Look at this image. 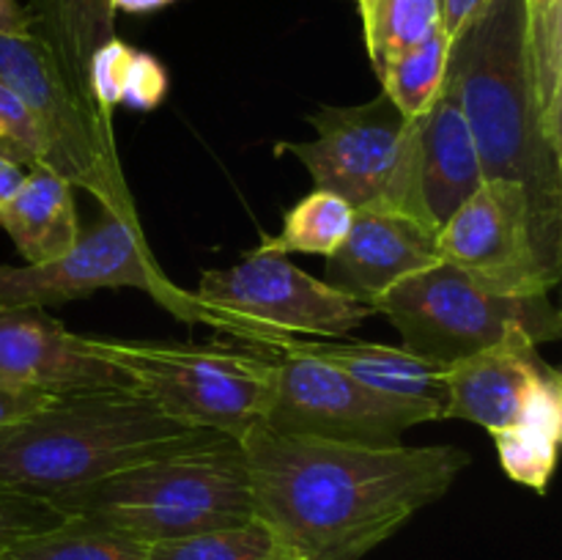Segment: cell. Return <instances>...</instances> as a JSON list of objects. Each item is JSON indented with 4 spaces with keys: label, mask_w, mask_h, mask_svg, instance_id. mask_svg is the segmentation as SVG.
I'll use <instances>...</instances> for the list:
<instances>
[{
    "label": "cell",
    "mask_w": 562,
    "mask_h": 560,
    "mask_svg": "<svg viewBox=\"0 0 562 560\" xmlns=\"http://www.w3.org/2000/svg\"><path fill=\"white\" fill-rule=\"evenodd\" d=\"M0 82L16 93L47 141V168L99 201L102 212L137 217L115 152L110 113L80 97L33 33H0Z\"/></svg>",
    "instance_id": "52a82bcc"
},
{
    "label": "cell",
    "mask_w": 562,
    "mask_h": 560,
    "mask_svg": "<svg viewBox=\"0 0 562 560\" xmlns=\"http://www.w3.org/2000/svg\"><path fill=\"white\" fill-rule=\"evenodd\" d=\"M99 357L119 368L170 417L241 439L263 423L274 390V360L223 346L93 338Z\"/></svg>",
    "instance_id": "5b68a950"
},
{
    "label": "cell",
    "mask_w": 562,
    "mask_h": 560,
    "mask_svg": "<svg viewBox=\"0 0 562 560\" xmlns=\"http://www.w3.org/2000/svg\"><path fill=\"white\" fill-rule=\"evenodd\" d=\"M31 33L44 44L64 80L80 97L88 91V60L93 49L115 36V11L110 0H31L25 5Z\"/></svg>",
    "instance_id": "d6986e66"
},
{
    "label": "cell",
    "mask_w": 562,
    "mask_h": 560,
    "mask_svg": "<svg viewBox=\"0 0 562 560\" xmlns=\"http://www.w3.org/2000/svg\"><path fill=\"white\" fill-rule=\"evenodd\" d=\"M499 464L510 481L547 492L562 439V377L549 366L532 384L510 426L492 434Z\"/></svg>",
    "instance_id": "ac0fdd59"
},
{
    "label": "cell",
    "mask_w": 562,
    "mask_h": 560,
    "mask_svg": "<svg viewBox=\"0 0 562 560\" xmlns=\"http://www.w3.org/2000/svg\"><path fill=\"white\" fill-rule=\"evenodd\" d=\"M307 121L316 137L283 141L274 154L300 159L318 190L335 192L351 209L393 206L420 217L412 170L415 121L404 119L384 93L368 104L318 108Z\"/></svg>",
    "instance_id": "ba28073f"
},
{
    "label": "cell",
    "mask_w": 562,
    "mask_h": 560,
    "mask_svg": "<svg viewBox=\"0 0 562 560\" xmlns=\"http://www.w3.org/2000/svg\"><path fill=\"white\" fill-rule=\"evenodd\" d=\"M437 253L481 289L505 296L549 294L562 275L543 256L530 198L508 179H486L445 220Z\"/></svg>",
    "instance_id": "7c38bea8"
},
{
    "label": "cell",
    "mask_w": 562,
    "mask_h": 560,
    "mask_svg": "<svg viewBox=\"0 0 562 560\" xmlns=\"http://www.w3.org/2000/svg\"><path fill=\"white\" fill-rule=\"evenodd\" d=\"M351 220L355 209L344 198L316 187L285 212L283 228L267 236L252 253H267V256L313 253L329 258L349 234Z\"/></svg>",
    "instance_id": "7402d4cb"
},
{
    "label": "cell",
    "mask_w": 562,
    "mask_h": 560,
    "mask_svg": "<svg viewBox=\"0 0 562 560\" xmlns=\"http://www.w3.org/2000/svg\"><path fill=\"white\" fill-rule=\"evenodd\" d=\"M195 296L225 327L247 333L250 324L258 338L263 329L340 338L376 313V307L302 272L285 256L252 250L234 267L206 269Z\"/></svg>",
    "instance_id": "8fae6325"
},
{
    "label": "cell",
    "mask_w": 562,
    "mask_h": 560,
    "mask_svg": "<svg viewBox=\"0 0 562 560\" xmlns=\"http://www.w3.org/2000/svg\"><path fill=\"white\" fill-rule=\"evenodd\" d=\"M439 264L437 228L393 206L355 209V220L338 250L327 258L324 283L366 305L423 269Z\"/></svg>",
    "instance_id": "5bb4252c"
},
{
    "label": "cell",
    "mask_w": 562,
    "mask_h": 560,
    "mask_svg": "<svg viewBox=\"0 0 562 560\" xmlns=\"http://www.w3.org/2000/svg\"><path fill=\"white\" fill-rule=\"evenodd\" d=\"M442 27V0H376L362 16V38L373 71H382L395 55L426 42Z\"/></svg>",
    "instance_id": "d4e9b609"
},
{
    "label": "cell",
    "mask_w": 562,
    "mask_h": 560,
    "mask_svg": "<svg viewBox=\"0 0 562 560\" xmlns=\"http://www.w3.org/2000/svg\"><path fill=\"white\" fill-rule=\"evenodd\" d=\"M0 228L11 236L25 264L60 258L80 239L75 187L47 165L27 170L14 198L0 206Z\"/></svg>",
    "instance_id": "e0dca14e"
},
{
    "label": "cell",
    "mask_w": 562,
    "mask_h": 560,
    "mask_svg": "<svg viewBox=\"0 0 562 560\" xmlns=\"http://www.w3.org/2000/svg\"><path fill=\"white\" fill-rule=\"evenodd\" d=\"M445 82L464 110L483 176L527 192L543 256L562 272V141L538 99L527 0H483L450 36Z\"/></svg>",
    "instance_id": "7a4b0ae2"
},
{
    "label": "cell",
    "mask_w": 562,
    "mask_h": 560,
    "mask_svg": "<svg viewBox=\"0 0 562 560\" xmlns=\"http://www.w3.org/2000/svg\"><path fill=\"white\" fill-rule=\"evenodd\" d=\"M168 71H165L162 60L154 58L151 53L135 49L130 71H126V86L121 104L137 110V113H151L168 97Z\"/></svg>",
    "instance_id": "f546056e"
},
{
    "label": "cell",
    "mask_w": 562,
    "mask_h": 560,
    "mask_svg": "<svg viewBox=\"0 0 562 560\" xmlns=\"http://www.w3.org/2000/svg\"><path fill=\"white\" fill-rule=\"evenodd\" d=\"M102 289H140L148 291L159 305L170 307L184 318L209 316L223 324L217 313L192 300L184 291L168 283L162 269L151 258L137 217L108 214L80 234L69 253L42 264H0V311L14 307H47L82 300Z\"/></svg>",
    "instance_id": "30bf717a"
},
{
    "label": "cell",
    "mask_w": 562,
    "mask_h": 560,
    "mask_svg": "<svg viewBox=\"0 0 562 560\" xmlns=\"http://www.w3.org/2000/svg\"><path fill=\"white\" fill-rule=\"evenodd\" d=\"M66 516L47 500L0 489V555L20 538L60 525Z\"/></svg>",
    "instance_id": "f1b7e54d"
},
{
    "label": "cell",
    "mask_w": 562,
    "mask_h": 560,
    "mask_svg": "<svg viewBox=\"0 0 562 560\" xmlns=\"http://www.w3.org/2000/svg\"><path fill=\"white\" fill-rule=\"evenodd\" d=\"M170 3H179V0H110L115 14H151Z\"/></svg>",
    "instance_id": "e575fe53"
},
{
    "label": "cell",
    "mask_w": 562,
    "mask_h": 560,
    "mask_svg": "<svg viewBox=\"0 0 562 560\" xmlns=\"http://www.w3.org/2000/svg\"><path fill=\"white\" fill-rule=\"evenodd\" d=\"M448 44L450 36L445 33V27H439L426 42L395 55L379 71L382 93L404 119H417L426 113L442 91L445 71H448Z\"/></svg>",
    "instance_id": "cb8c5ba5"
},
{
    "label": "cell",
    "mask_w": 562,
    "mask_h": 560,
    "mask_svg": "<svg viewBox=\"0 0 562 560\" xmlns=\"http://www.w3.org/2000/svg\"><path fill=\"white\" fill-rule=\"evenodd\" d=\"M0 33H31V16L16 0H0Z\"/></svg>",
    "instance_id": "1f68e13d"
},
{
    "label": "cell",
    "mask_w": 562,
    "mask_h": 560,
    "mask_svg": "<svg viewBox=\"0 0 562 560\" xmlns=\"http://www.w3.org/2000/svg\"><path fill=\"white\" fill-rule=\"evenodd\" d=\"M130 384L88 344L44 307L0 311V388L47 395Z\"/></svg>",
    "instance_id": "4fadbf2b"
},
{
    "label": "cell",
    "mask_w": 562,
    "mask_h": 560,
    "mask_svg": "<svg viewBox=\"0 0 562 560\" xmlns=\"http://www.w3.org/2000/svg\"><path fill=\"white\" fill-rule=\"evenodd\" d=\"M239 443L256 516L305 560H362L445 497L472 461L456 445L366 448L263 423Z\"/></svg>",
    "instance_id": "6da1fadb"
},
{
    "label": "cell",
    "mask_w": 562,
    "mask_h": 560,
    "mask_svg": "<svg viewBox=\"0 0 562 560\" xmlns=\"http://www.w3.org/2000/svg\"><path fill=\"white\" fill-rule=\"evenodd\" d=\"M373 307L393 322L404 349L437 366L464 360L514 329H525L538 346L562 335V316L549 294H494L442 261L401 280Z\"/></svg>",
    "instance_id": "8992f818"
},
{
    "label": "cell",
    "mask_w": 562,
    "mask_h": 560,
    "mask_svg": "<svg viewBox=\"0 0 562 560\" xmlns=\"http://www.w3.org/2000/svg\"><path fill=\"white\" fill-rule=\"evenodd\" d=\"M132 55H135V47H130L124 38L113 36L104 44H99L93 49L91 60H88V91H91L93 102L104 113L119 108L121 99H124L126 71H130Z\"/></svg>",
    "instance_id": "83f0119b"
},
{
    "label": "cell",
    "mask_w": 562,
    "mask_h": 560,
    "mask_svg": "<svg viewBox=\"0 0 562 560\" xmlns=\"http://www.w3.org/2000/svg\"><path fill=\"white\" fill-rule=\"evenodd\" d=\"M439 417H445L439 404L384 395L313 355L307 344H285L274 360V390L263 426L294 437L395 448L406 428Z\"/></svg>",
    "instance_id": "9c48e42d"
},
{
    "label": "cell",
    "mask_w": 562,
    "mask_h": 560,
    "mask_svg": "<svg viewBox=\"0 0 562 560\" xmlns=\"http://www.w3.org/2000/svg\"><path fill=\"white\" fill-rule=\"evenodd\" d=\"M547 368L536 340L525 329H514L494 346L445 366V417L477 423L488 434L499 432L516 421Z\"/></svg>",
    "instance_id": "9a60e30c"
},
{
    "label": "cell",
    "mask_w": 562,
    "mask_h": 560,
    "mask_svg": "<svg viewBox=\"0 0 562 560\" xmlns=\"http://www.w3.org/2000/svg\"><path fill=\"white\" fill-rule=\"evenodd\" d=\"M212 437L220 434L184 426L132 384L53 395L0 428V489L53 503Z\"/></svg>",
    "instance_id": "3957f363"
},
{
    "label": "cell",
    "mask_w": 562,
    "mask_h": 560,
    "mask_svg": "<svg viewBox=\"0 0 562 560\" xmlns=\"http://www.w3.org/2000/svg\"><path fill=\"white\" fill-rule=\"evenodd\" d=\"M307 349L379 393L404 401H428L445 410V366H437L404 346L307 344Z\"/></svg>",
    "instance_id": "ffe728a7"
},
{
    "label": "cell",
    "mask_w": 562,
    "mask_h": 560,
    "mask_svg": "<svg viewBox=\"0 0 562 560\" xmlns=\"http://www.w3.org/2000/svg\"><path fill=\"white\" fill-rule=\"evenodd\" d=\"M53 395L38 393V390H14V388H0V428L9 423L20 421V417L31 415L38 406H44Z\"/></svg>",
    "instance_id": "4dcf8cb0"
},
{
    "label": "cell",
    "mask_w": 562,
    "mask_h": 560,
    "mask_svg": "<svg viewBox=\"0 0 562 560\" xmlns=\"http://www.w3.org/2000/svg\"><path fill=\"white\" fill-rule=\"evenodd\" d=\"M148 560H305L267 522L256 519L201 536L159 541L148 547Z\"/></svg>",
    "instance_id": "603a6c76"
},
{
    "label": "cell",
    "mask_w": 562,
    "mask_h": 560,
    "mask_svg": "<svg viewBox=\"0 0 562 560\" xmlns=\"http://www.w3.org/2000/svg\"><path fill=\"white\" fill-rule=\"evenodd\" d=\"M0 157L25 170L47 165V141L27 104L0 82Z\"/></svg>",
    "instance_id": "4316f807"
},
{
    "label": "cell",
    "mask_w": 562,
    "mask_h": 560,
    "mask_svg": "<svg viewBox=\"0 0 562 560\" xmlns=\"http://www.w3.org/2000/svg\"><path fill=\"white\" fill-rule=\"evenodd\" d=\"M483 0H442V27L448 36L459 31L461 22L481 5Z\"/></svg>",
    "instance_id": "d6a6232c"
},
{
    "label": "cell",
    "mask_w": 562,
    "mask_h": 560,
    "mask_svg": "<svg viewBox=\"0 0 562 560\" xmlns=\"http://www.w3.org/2000/svg\"><path fill=\"white\" fill-rule=\"evenodd\" d=\"M412 121L417 214L439 231L445 220L486 181V176L464 110L448 82L431 108Z\"/></svg>",
    "instance_id": "2e32d148"
},
{
    "label": "cell",
    "mask_w": 562,
    "mask_h": 560,
    "mask_svg": "<svg viewBox=\"0 0 562 560\" xmlns=\"http://www.w3.org/2000/svg\"><path fill=\"white\" fill-rule=\"evenodd\" d=\"M0 560H148V547L99 522L66 516L60 525L11 544Z\"/></svg>",
    "instance_id": "44dd1931"
},
{
    "label": "cell",
    "mask_w": 562,
    "mask_h": 560,
    "mask_svg": "<svg viewBox=\"0 0 562 560\" xmlns=\"http://www.w3.org/2000/svg\"><path fill=\"white\" fill-rule=\"evenodd\" d=\"M355 3H357V11H360V20H362V16H368V11L376 5V0H355Z\"/></svg>",
    "instance_id": "d590c367"
},
{
    "label": "cell",
    "mask_w": 562,
    "mask_h": 560,
    "mask_svg": "<svg viewBox=\"0 0 562 560\" xmlns=\"http://www.w3.org/2000/svg\"><path fill=\"white\" fill-rule=\"evenodd\" d=\"M53 505L146 547L256 519L245 448L225 434L60 494Z\"/></svg>",
    "instance_id": "277c9868"
},
{
    "label": "cell",
    "mask_w": 562,
    "mask_h": 560,
    "mask_svg": "<svg viewBox=\"0 0 562 560\" xmlns=\"http://www.w3.org/2000/svg\"><path fill=\"white\" fill-rule=\"evenodd\" d=\"M527 42L543 119L562 141V0H527Z\"/></svg>",
    "instance_id": "484cf974"
},
{
    "label": "cell",
    "mask_w": 562,
    "mask_h": 560,
    "mask_svg": "<svg viewBox=\"0 0 562 560\" xmlns=\"http://www.w3.org/2000/svg\"><path fill=\"white\" fill-rule=\"evenodd\" d=\"M25 176H27V170L22 168V165L0 157V206H5V203L14 198V192L22 187Z\"/></svg>",
    "instance_id": "836d02e7"
}]
</instances>
